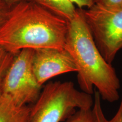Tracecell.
Listing matches in <instances>:
<instances>
[{"label":"cell","mask_w":122,"mask_h":122,"mask_svg":"<svg viewBox=\"0 0 122 122\" xmlns=\"http://www.w3.org/2000/svg\"><path fill=\"white\" fill-rule=\"evenodd\" d=\"M68 21L30 0L14 5L0 27V46L16 54L30 49L65 48Z\"/></svg>","instance_id":"6da1fadb"},{"label":"cell","mask_w":122,"mask_h":122,"mask_svg":"<svg viewBox=\"0 0 122 122\" xmlns=\"http://www.w3.org/2000/svg\"><path fill=\"white\" fill-rule=\"evenodd\" d=\"M65 49L69 51L77 67L81 90L93 93L96 88L101 98L109 102L119 98L120 81L114 68L99 51L81 9L68 21Z\"/></svg>","instance_id":"7a4b0ae2"},{"label":"cell","mask_w":122,"mask_h":122,"mask_svg":"<svg viewBox=\"0 0 122 122\" xmlns=\"http://www.w3.org/2000/svg\"><path fill=\"white\" fill-rule=\"evenodd\" d=\"M92 94L78 91L71 81L47 84L30 107V122H63L77 109L93 106Z\"/></svg>","instance_id":"3957f363"},{"label":"cell","mask_w":122,"mask_h":122,"mask_svg":"<svg viewBox=\"0 0 122 122\" xmlns=\"http://www.w3.org/2000/svg\"><path fill=\"white\" fill-rule=\"evenodd\" d=\"M81 10L99 51L111 64L122 49V7L110 9L93 5Z\"/></svg>","instance_id":"277c9868"},{"label":"cell","mask_w":122,"mask_h":122,"mask_svg":"<svg viewBox=\"0 0 122 122\" xmlns=\"http://www.w3.org/2000/svg\"><path fill=\"white\" fill-rule=\"evenodd\" d=\"M33 51L25 49L16 53L3 81L2 95L10 97L20 106L34 103L42 90L33 72Z\"/></svg>","instance_id":"5b68a950"},{"label":"cell","mask_w":122,"mask_h":122,"mask_svg":"<svg viewBox=\"0 0 122 122\" xmlns=\"http://www.w3.org/2000/svg\"><path fill=\"white\" fill-rule=\"evenodd\" d=\"M32 66L40 85L59 75L78 70L74 58L65 48H42L33 50Z\"/></svg>","instance_id":"8992f818"},{"label":"cell","mask_w":122,"mask_h":122,"mask_svg":"<svg viewBox=\"0 0 122 122\" xmlns=\"http://www.w3.org/2000/svg\"><path fill=\"white\" fill-rule=\"evenodd\" d=\"M30 107L20 106L10 97H0V122H30Z\"/></svg>","instance_id":"52a82bcc"},{"label":"cell","mask_w":122,"mask_h":122,"mask_svg":"<svg viewBox=\"0 0 122 122\" xmlns=\"http://www.w3.org/2000/svg\"><path fill=\"white\" fill-rule=\"evenodd\" d=\"M54 14L66 19L72 20L77 9L71 0H30Z\"/></svg>","instance_id":"ba28073f"},{"label":"cell","mask_w":122,"mask_h":122,"mask_svg":"<svg viewBox=\"0 0 122 122\" xmlns=\"http://www.w3.org/2000/svg\"><path fill=\"white\" fill-rule=\"evenodd\" d=\"M97 122H122V98L119 107L114 117L110 120L105 118L101 105V97L97 91L95 92L94 103L92 107Z\"/></svg>","instance_id":"9c48e42d"},{"label":"cell","mask_w":122,"mask_h":122,"mask_svg":"<svg viewBox=\"0 0 122 122\" xmlns=\"http://www.w3.org/2000/svg\"><path fill=\"white\" fill-rule=\"evenodd\" d=\"M15 54L9 52L0 46V97L2 96V84L5 76Z\"/></svg>","instance_id":"30bf717a"},{"label":"cell","mask_w":122,"mask_h":122,"mask_svg":"<svg viewBox=\"0 0 122 122\" xmlns=\"http://www.w3.org/2000/svg\"><path fill=\"white\" fill-rule=\"evenodd\" d=\"M63 122H97L92 107L77 109Z\"/></svg>","instance_id":"8fae6325"},{"label":"cell","mask_w":122,"mask_h":122,"mask_svg":"<svg viewBox=\"0 0 122 122\" xmlns=\"http://www.w3.org/2000/svg\"><path fill=\"white\" fill-rule=\"evenodd\" d=\"M94 5L110 9L122 7V0H93Z\"/></svg>","instance_id":"7c38bea8"},{"label":"cell","mask_w":122,"mask_h":122,"mask_svg":"<svg viewBox=\"0 0 122 122\" xmlns=\"http://www.w3.org/2000/svg\"><path fill=\"white\" fill-rule=\"evenodd\" d=\"M13 6L0 1V27L5 22Z\"/></svg>","instance_id":"4fadbf2b"},{"label":"cell","mask_w":122,"mask_h":122,"mask_svg":"<svg viewBox=\"0 0 122 122\" xmlns=\"http://www.w3.org/2000/svg\"><path fill=\"white\" fill-rule=\"evenodd\" d=\"M74 5H76L79 9H87L94 5L93 0H71Z\"/></svg>","instance_id":"5bb4252c"},{"label":"cell","mask_w":122,"mask_h":122,"mask_svg":"<svg viewBox=\"0 0 122 122\" xmlns=\"http://www.w3.org/2000/svg\"><path fill=\"white\" fill-rule=\"evenodd\" d=\"M23 1H26V0H0V1H1V2L6 3V4H8L10 6H13L15 4H18V3Z\"/></svg>","instance_id":"9a60e30c"}]
</instances>
